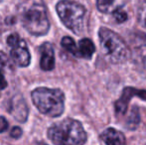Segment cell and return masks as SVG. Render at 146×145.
I'll list each match as a JSON object with an SVG mask.
<instances>
[{"instance_id":"cell-1","label":"cell","mask_w":146,"mask_h":145,"mask_svg":"<svg viewBox=\"0 0 146 145\" xmlns=\"http://www.w3.org/2000/svg\"><path fill=\"white\" fill-rule=\"evenodd\" d=\"M18 16L31 35L44 36L50 29L47 7L43 0H19Z\"/></svg>"},{"instance_id":"cell-2","label":"cell","mask_w":146,"mask_h":145,"mask_svg":"<svg viewBox=\"0 0 146 145\" xmlns=\"http://www.w3.org/2000/svg\"><path fill=\"white\" fill-rule=\"evenodd\" d=\"M48 137L55 144L81 145L87 142L88 135L82 123L73 118H66L53 124L48 129Z\"/></svg>"},{"instance_id":"cell-3","label":"cell","mask_w":146,"mask_h":145,"mask_svg":"<svg viewBox=\"0 0 146 145\" xmlns=\"http://www.w3.org/2000/svg\"><path fill=\"white\" fill-rule=\"evenodd\" d=\"M32 101L41 113L58 117L65 110V95L59 89L38 87L31 93Z\"/></svg>"},{"instance_id":"cell-4","label":"cell","mask_w":146,"mask_h":145,"mask_svg":"<svg viewBox=\"0 0 146 145\" xmlns=\"http://www.w3.org/2000/svg\"><path fill=\"white\" fill-rule=\"evenodd\" d=\"M100 47L106 58L112 64H123L131 56L126 43L118 34L106 27L98 30Z\"/></svg>"},{"instance_id":"cell-5","label":"cell","mask_w":146,"mask_h":145,"mask_svg":"<svg viewBox=\"0 0 146 145\" xmlns=\"http://www.w3.org/2000/svg\"><path fill=\"white\" fill-rule=\"evenodd\" d=\"M61 21L64 25L77 35H81L86 28L85 6L71 0H62L56 6Z\"/></svg>"},{"instance_id":"cell-6","label":"cell","mask_w":146,"mask_h":145,"mask_svg":"<svg viewBox=\"0 0 146 145\" xmlns=\"http://www.w3.org/2000/svg\"><path fill=\"white\" fill-rule=\"evenodd\" d=\"M133 97H138L139 99L146 101V91L145 89H138L131 87H124L122 91V93L120 95V99L118 101H116L115 105H114L115 113L117 115H123V114L126 113L127 107L129 105V101Z\"/></svg>"},{"instance_id":"cell-7","label":"cell","mask_w":146,"mask_h":145,"mask_svg":"<svg viewBox=\"0 0 146 145\" xmlns=\"http://www.w3.org/2000/svg\"><path fill=\"white\" fill-rule=\"evenodd\" d=\"M10 56H11L12 60L14 61L17 66L19 67H28L31 62V57L30 53L28 50L27 44L24 40H20L16 46L12 47V50L10 52Z\"/></svg>"},{"instance_id":"cell-8","label":"cell","mask_w":146,"mask_h":145,"mask_svg":"<svg viewBox=\"0 0 146 145\" xmlns=\"http://www.w3.org/2000/svg\"><path fill=\"white\" fill-rule=\"evenodd\" d=\"M40 67L43 71H52L55 68V53L53 46L46 42L40 46Z\"/></svg>"},{"instance_id":"cell-9","label":"cell","mask_w":146,"mask_h":145,"mask_svg":"<svg viewBox=\"0 0 146 145\" xmlns=\"http://www.w3.org/2000/svg\"><path fill=\"white\" fill-rule=\"evenodd\" d=\"M131 56L135 70L141 77L146 79V44L136 47Z\"/></svg>"},{"instance_id":"cell-10","label":"cell","mask_w":146,"mask_h":145,"mask_svg":"<svg viewBox=\"0 0 146 145\" xmlns=\"http://www.w3.org/2000/svg\"><path fill=\"white\" fill-rule=\"evenodd\" d=\"M11 114L15 119L20 122H25L28 116V107L26 101L21 97H15L12 101L11 105Z\"/></svg>"},{"instance_id":"cell-11","label":"cell","mask_w":146,"mask_h":145,"mask_svg":"<svg viewBox=\"0 0 146 145\" xmlns=\"http://www.w3.org/2000/svg\"><path fill=\"white\" fill-rule=\"evenodd\" d=\"M100 139L108 145H122L125 143L124 134L114 128H108L104 130L100 135Z\"/></svg>"},{"instance_id":"cell-12","label":"cell","mask_w":146,"mask_h":145,"mask_svg":"<svg viewBox=\"0 0 146 145\" xmlns=\"http://www.w3.org/2000/svg\"><path fill=\"white\" fill-rule=\"evenodd\" d=\"M96 52V47L92 41L88 38H84L80 41L78 46L77 57L83 59H90Z\"/></svg>"},{"instance_id":"cell-13","label":"cell","mask_w":146,"mask_h":145,"mask_svg":"<svg viewBox=\"0 0 146 145\" xmlns=\"http://www.w3.org/2000/svg\"><path fill=\"white\" fill-rule=\"evenodd\" d=\"M139 122H140V116H139L138 109L134 107L133 109H131V113L126 121V127L129 128V130H135Z\"/></svg>"},{"instance_id":"cell-14","label":"cell","mask_w":146,"mask_h":145,"mask_svg":"<svg viewBox=\"0 0 146 145\" xmlns=\"http://www.w3.org/2000/svg\"><path fill=\"white\" fill-rule=\"evenodd\" d=\"M61 45L65 50H67L69 53H71V54L74 55V56L77 57L78 47H77V45H76V43L73 38H71V37H69V36L64 37L61 41Z\"/></svg>"},{"instance_id":"cell-15","label":"cell","mask_w":146,"mask_h":145,"mask_svg":"<svg viewBox=\"0 0 146 145\" xmlns=\"http://www.w3.org/2000/svg\"><path fill=\"white\" fill-rule=\"evenodd\" d=\"M137 20L138 23L146 29V0H143L137 9Z\"/></svg>"},{"instance_id":"cell-16","label":"cell","mask_w":146,"mask_h":145,"mask_svg":"<svg viewBox=\"0 0 146 145\" xmlns=\"http://www.w3.org/2000/svg\"><path fill=\"white\" fill-rule=\"evenodd\" d=\"M113 3L114 0H96V7L102 13H108Z\"/></svg>"},{"instance_id":"cell-17","label":"cell","mask_w":146,"mask_h":145,"mask_svg":"<svg viewBox=\"0 0 146 145\" xmlns=\"http://www.w3.org/2000/svg\"><path fill=\"white\" fill-rule=\"evenodd\" d=\"M112 15H113V18L115 19V21L117 23H123L127 20L128 16H127V13L122 10L121 8H116L113 12H112Z\"/></svg>"},{"instance_id":"cell-18","label":"cell","mask_w":146,"mask_h":145,"mask_svg":"<svg viewBox=\"0 0 146 145\" xmlns=\"http://www.w3.org/2000/svg\"><path fill=\"white\" fill-rule=\"evenodd\" d=\"M20 40H21V38H20L18 34H16V33L11 34V35L7 38V44H8V46H10L12 48V47L16 46V45L20 42Z\"/></svg>"},{"instance_id":"cell-19","label":"cell","mask_w":146,"mask_h":145,"mask_svg":"<svg viewBox=\"0 0 146 145\" xmlns=\"http://www.w3.org/2000/svg\"><path fill=\"white\" fill-rule=\"evenodd\" d=\"M21 135H22V129L20 127H18V126H14L11 129V131H10V136L12 138H14V139H17Z\"/></svg>"},{"instance_id":"cell-20","label":"cell","mask_w":146,"mask_h":145,"mask_svg":"<svg viewBox=\"0 0 146 145\" xmlns=\"http://www.w3.org/2000/svg\"><path fill=\"white\" fill-rule=\"evenodd\" d=\"M8 126H9V124H8V121L6 120V118L1 116L0 117V133L6 131L8 129Z\"/></svg>"},{"instance_id":"cell-21","label":"cell","mask_w":146,"mask_h":145,"mask_svg":"<svg viewBox=\"0 0 146 145\" xmlns=\"http://www.w3.org/2000/svg\"><path fill=\"white\" fill-rule=\"evenodd\" d=\"M7 87V81H6L5 77H4L3 73L0 71V89H3Z\"/></svg>"},{"instance_id":"cell-22","label":"cell","mask_w":146,"mask_h":145,"mask_svg":"<svg viewBox=\"0 0 146 145\" xmlns=\"http://www.w3.org/2000/svg\"><path fill=\"white\" fill-rule=\"evenodd\" d=\"M7 62V57L3 52H0V65H4Z\"/></svg>"},{"instance_id":"cell-23","label":"cell","mask_w":146,"mask_h":145,"mask_svg":"<svg viewBox=\"0 0 146 145\" xmlns=\"http://www.w3.org/2000/svg\"><path fill=\"white\" fill-rule=\"evenodd\" d=\"M1 1H2V0H0V2H1Z\"/></svg>"}]
</instances>
